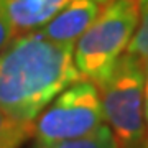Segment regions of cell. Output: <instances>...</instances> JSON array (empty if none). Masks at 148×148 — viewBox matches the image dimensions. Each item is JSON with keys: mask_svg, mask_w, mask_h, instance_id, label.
I'll list each match as a JSON object with an SVG mask.
<instances>
[{"mask_svg": "<svg viewBox=\"0 0 148 148\" xmlns=\"http://www.w3.org/2000/svg\"><path fill=\"white\" fill-rule=\"evenodd\" d=\"M81 79L74 46L53 41L38 30L18 33L0 51V109L33 125L56 95Z\"/></svg>", "mask_w": 148, "mask_h": 148, "instance_id": "6da1fadb", "label": "cell"}, {"mask_svg": "<svg viewBox=\"0 0 148 148\" xmlns=\"http://www.w3.org/2000/svg\"><path fill=\"white\" fill-rule=\"evenodd\" d=\"M138 21V0H110L74 45V63L81 77L97 87L125 54Z\"/></svg>", "mask_w": 148, "mask_h": 148, "instance_id": "7a4b0ae2", "label": "cell"}, {"mask_svg": "<svg viewBox=\"0 0 148 148\" xmlns=\"http://www.w3.org/2000/svg\"><path fill=\"white\" fill-rule=\"evenodd\" d=\"M99 94L104 120L119 148H135L145 142V63L125 53L99 86Z\"/></svg>", "mask_w": 148, "mask_h": 148, "instance_id": "3957f363", "label": "cell"}, {"mask_svg": "<svg viewBox=\"0 0 148 148\" xmlns=\"http://www.w3.org/2000/svg\"><path fill=\"white\" fill-rule=\"evenodd\" d=\"M99 87L81 79L56 95L33 122L35 147L84 137L104 125Z\"/></svg>", "mask_w": 148, "mask_h": 148, "instance_id": "277c9868", "label": "cell"}, {"mask_svg": "<svg viewBox=\"0 0 148 148\" xmlns=\"http://www.w3.org/2000/svg\"><path fill=\"white\" fill-rule=\"evenodd\" d=\"M104 5L106 3H101L97 0H76L49 21H46L41 28H38V32L56 43L74 46L81 35L99 16Z\"/></svg>", "mask_w": 148, "mask_h": 148, "instance_id": "5b68a950", "label": "cell"}, {"mask_svg": "<svg viewBox=\"0 0 148 148\" xmlns=\"http://www.w3.org/2000/svg\"><path fill=\"white\" fill-rule=\"evenodd\" d=\"M76 0H8V13L15 33L35 32L54 15L69 7ZM107 3L110 0H97Z\"/></svg>", "mask_w": 148, "mask_h": 148, "instance_id": "8992f818", "label": "cell"}, {"mask_svg": "<svg viewBox=\"0 0 148 148\" xmlns=\"http://www.w3.org/2000/svg\"><path fill=\"white\" fill-rule=\"evenodd\" d=\"M35 148H119L115 142V137L109 125H101L94 132L87 133L84 137L71 138V140H63V142L49 143V145H41Z\"/></svg>", "mask_w": 148, "mask_h": 148, "instance_id": "52a82bcc", "label": "cell"}, {"mask_svg": "<svg viewBox=\"0 0 148 148\" xmlns=\"http://www.w3.org/2000/svg\"><path fill=\"white\" fill-rule=\"evenodd\" d=\"M32 127L12 119L0 109V148H20L30 138Z\"/></svg>", "mask_w": 148, "mask_h": 148, "instance_id": "ba28073f", "label": "cell"}, {"mask_svg": "<svg viewBox=\"0 0 148 148\" xmlns=\"http://www.w3.org/2000/svg\"><path fill=\"white\" fill-rule=\"evenodd\" d=\"M127 54L148 63V0H138V21L133 33Z\"/></svg>", "mask_w": 148, "mask_h": 148, "instance_id": "9c48e42d", "label": "cell"}, {"mask_svg": "<svg viewBox=\"0 0 148 148\" xmlns=\"http://www.w3.org/2000/svg\"><path fill=\"white\" fill-rule=\"evenodd\" d=\"M16 36L10 13H8V0H0V51Z\"/></svg>", "mask_w": 148, "mask_h": 148, "instance_id": "30bf717a", "label": "cell"}, {"mask_svg": "<svg viewBox=\"0 0 148 148\" xmlns=\"http://www.w3.org/2000/svg\"><path fill=\"white\" fill-rule=\"evenodd\" d=\"M145 123H147V140H148V63L145 64Z\"/></svg>", "mask_w": 148, "mask_h": 148, "instance_id": "8fae6325", "label": "cell"}, {"mask_svg": "<svg viewBox=\"0 0 148 148\" xmlns=\"http://www.w3.org/2000/svg\"><path fill=\"white\" fill-rule=\"evenodd\" d=\"M135 148H148V140H145L143 143H140L138 147H135Z\"/></svg>", "mask_w": 148, "mask_h": 148, "instance_id": "7c38bea8", "label": "cell"}]
</instances>
